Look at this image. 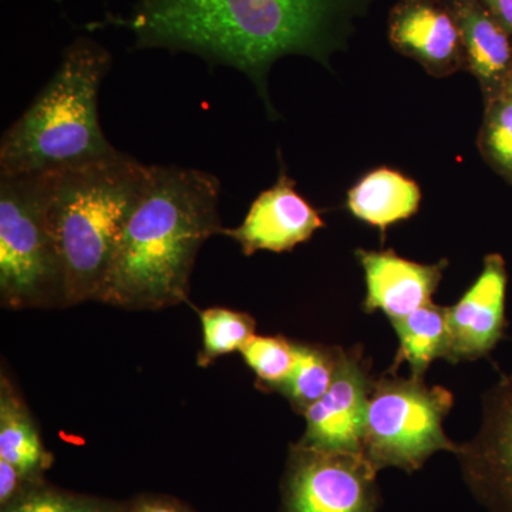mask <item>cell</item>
<instances>
[{
    "label": "cell",
    "instance_id": "23",
    "mask_svg": "<svg viewBox=\"0 0 512 512\" xmlns=\"http://www.w3.org/2000/svg\"><path fill=\"white\" fill-rule=\"evenodd\" d=\"M26 481L30 480L23 476L22 471L0 458V504L2 507H6L23 494L22 487Z\"/></svg>",
    "mask_w": 512,
    "mask_h": 512
},
{
    "label": "cell",
    "instance_id": "18",
    "mask_svg": "<svg viewBox=\"0 0 512 512\" xmlns=\"http://www.w3.org/2000/svg\"><path fill=\"white\" fill-rule=\"evenodd\" d=\"M343 355L345 349L339 346L295 342V365L279 390L295 412L305 414L313 403L328 392L338 375Z\"/></svg>",
    "mask_w": 512,
    "mask_h": 512
},
{
    "label": "cell",
    "instance_id": "4",
    "mask_svg": "<svg viewBox=\"0 0 512 512\" xmlns=\"http://www.w3.org/2000/svg\"><path fill=\"white\" fill-rule=\"evenodd\" d=\"M110 66L109 50L90 37L63 50L52 79L3 134L0 177L46 173L119 151L99 119L100 86Z\"/></svg>",
    "mask_w": 512,
    "mask_h": 512
},
{
    "label": "cell",
    "instance_id": "14",
    "mask_svg": "<svg viewBox=\"0 0 512 512\" xmlns=\"http://www.w3.org/2000/svg\"><path fill=\"white\" fill-rule=\"evenodd\" d=\"M456 16L466 70L480 84L484 100L510 83L512 35L481 0H447Z\"/></svg>",
    "mask_w": 512,
    "mask_h": 512
},
{
    "label": "cell",
    "instance_id": "5",
    "mask_svg": "<svg viewBox=\"0 0 512 512\" xmlns=\"http://www.w3.org/2000/svg\"><path fill=\"white\" fill-rule=\"evenodd\" d=\"M0 298L8 309L66 308L39 174L0 177Z\"/></svg>",
    "mask_w": 512,
    "mask_h": 512
},
{
    "label": "cell",
    "instance_id": "13",
    "mask_svg": "<svg viewBox=\"0 0 512 512\" xmlns=\"http://www.w3.org/2000/svg\"><path fill=\"white\" fill-rule=\"evenodd\" d=\"M356 256L365 271L363 309L367 313L383 312L390 322L431 303L448 265L446 259L419 264L394 251L357 249Z\"/></svg>",
    "mask_w": 512,
    "mask_h": 512
},
{
    "label": "cell",
    "instance_id": "2",
    "mask_svg": "<svg viewBox=\"0 0 512 512\" xmlns=\"http://www.w3.org/2000/svg\"><path fill=\"white\" fill-rule=\"evenodd\" d=\"M218 178L195 168L150 165L97 302L160 311L187 301L195 258L221 234Z\"/></svg>",
    "mask_w": 512,
    "mask_h": 512
},
{
    "label": "cell",
    "instance_id": "11",
    "mask_svg": "<svg viewBox=\"0 0 512 512\" xmlns=\"http://www.w3.org/2000/svg\"><path fill=\"white\" fill-rule=\"evenodd\" d=\"M323 227L325 221L296 191L295 181L282 164L278 180L255 198L242 224L222 228L221 234L234 239L244 255L259 251L281 254L309 241Z\"/></svg>",
    "mask_w": 512,
    "mask_h": 512
},
{
    "label": "cell",
    "instance_id": "1",
    "mask_svg": "<svg viewBox=\"0 0 512 512\" xmlns=\"http://www.w3.org/2000/svg\"><path fill=\"white\" fill-rule=\"evenodd\" d=\"M373 0H134V49L200 56L247 74L269 113L268 74L278 60L303 56L329 66L348 46Z\"/></svg>",
    "mask_w": 512,
    "mask_h": 512
},
{
    "label": "cell",
    "instance_id": "19",
    "mask_svg": "<svg viewBox=\"0 0 512 512\" xmlns=\"http://www.w3.org/2000/svg\"><path fill=\"white\" fill-rule=\"evenodd\" d=\"M488 167L512 185V84L484 100V116L477 138Z\"/></svg>",
    "mask_w": 512,
    "mask_h": 512
},
{
    "label": "cell",
    "instance_id": "3",
    "mask_svg": "<svg viewBox=\"0 0 512 512\" xmlns=\"http://www.w3.org/2000/svg\"><path fill=\"white\" fill-rule=\"evenodd\" d=\"M39 175L62 259L66 308L97 301L150 165L116 151Z\"/></svg>",
    "mask_w": 512,
    "mask_h": 512
},
{
    "label": "cell",
    "instance_id": "26",
    "mask_svg": "<svg viewBox=\"0 0 512 512\" xmlns=\"http://www.w3.org/2000/svg\"><path fill=\"white\" fill-rule=\"evenodd\" d=\"M510 83L512 84V72H511V79H510Z\"/></svg>",
    "mask_w": 512,
    "mask_h": 512
},
{
    "label": "cell",
    "instance_id": "8",
    "mask_svg": "<svg viewBox=\"0 0 512 512\" xmlns=\"http://www.w3.org/2000/svg\"><path fill=\"white\" fill-rule=\"evenodd\" d=\"M457 454L477 497L493 512H512V370L485 392L480 429Z\"/></svg>",
    "mask_w": 512,
    "mask_h": 512
},
{
    "label": "cell",
    "instance_id": "21",
    "mask_svg": "<svg viewBox=\"0 0 512 512\" xmlns=\"http://www.w3.org/2000/svg\"><path fill=\"white\" fill-rule=\"evenodd\" d=\"M242 359L255 373L258 386L279 392L295 365V342L284 336H254L242 348Z\"/></svg>",
    "mask_w": 512,
    "mask_h": 512
},
{
    "label": "cell",
    "instance_id": "15",
    "mask_svg": "<svg viewBox=\"0 0 512 512\" xmlns=\"http://www.w3.org/2000/svg\"><path fill=\"white\" fill-rule=\"evenodd\" d=\"M421 190L412 178L380 167L363 175L348 191L346 207L356 220L386 231L419 211Z\"/></svg>",
    "mask_w": 512,
    "mask_h": 512
},
{
    "label": "cell",
    "instance_id": "16",
    "mask_svg": "<svg viewBox=\"0 0 512 512\" xmlns=\"http://www.w3.org/2000/svg\"><path fill=\"white\" fill-rule=\"evenodd\" d=\"M0 458L33 480L50 463L28 406L5 375L0 380Z\"/></svg>",
    "mask_w": 512,
    "mask_h": 512
},
{
    "label": "cell",
    "instance_id": "6",
    "mask_svg": "<svg viewBox=\"0 0 512 512\" xmlns=\"http://www.w3.org/2000/svg\"><path fill=\"white\" fill-rule=\"evenodd\" d=\"M454 396L424 377L384 375L373 382L362 453L377 471H416L437 451L458 448L444 431Z\"/></svg>",
    "mask_w": 512,
    "mask_h": 512
},
{
    "label": "cell",
    "instance_id": "20",
    "mask_svg": "<svg viewBox=\"0 0 512 512\" xmlns=\"http://www.w3.org/2000/svg\"><path fill=\"white\" fill-rule=\"evenodd\" d=\"M202 326V349L198 355V366L211 365L218 357L241 352L254 338L255 319L244 312L227 308H208L200 312Z\"/></svg>",
    "mask_w": 512,
    "mask_h": 512
},
{
    "label": "cell",
    "instance_id": "24",
    "mask_svg": "<svg viewBox=\"0 0 512 512\" xmlns=\"http://www.w3.org/2000/svg\"><path fill=\"white\" fill-rule=\"evenodd\" d=\"M512 35V0H481Z\"/></svg>",
    "mask_w": 512,
    "mask_h": 512
},
{
    "label": "cell",
    "instance_id": "7",
    "mask_svg": "<svg viewBox=\"0 0 512 512\" xmlns=\"http://www.w3.org/2000/svg\"><path fill=\"white\" fill-rule=\"evenodd\" d=\"M375 467L363 453L292 447L286 512H375Z\"/></svg>",
    "mask_w": 512,
    "mask_h": 512
},
{
    "label": "cell",
    "instance_id": "9",
    "mask_svg": "<svg viewBox=\"0 0 512 512\" xmlns=\"http://www.w3.org/2000/svg\"><path fill=\"white\" fill-rule=\"evenodd\" d=\"M373 382L362 350H345L332 386L303 414L306 430L301 443L320 450L362 453Z\"/></svg>",
    "mask_w": 512,
    "mask_h": 512
},
{
    "label": "cell",
    "instance_id": "10",
    "mask_svg": "<svg viewBox=\"0 0 512 512\" xmlns=\"http://www.w3.org/2000/svg\"><path fill=\"white\" fill-rule=\"evenodd\" d=\"M507 289L504 256L488 254L476 281L453 306H447L448 362H473L493 352L507 329Z\"/></svg>",
    "mask_w": 512,
    "mask_h": 512
},
{
    "label": "cell",
    "instance_id": "12",
    "mask_svg": "<svg viewBox=\"0 0 512 512\" xmlns=\"http://www.w3.org/2000/svg\"><path fill=\"white\" fill-rule=\"evenodd\" d=\"M390 45L433 77L466 70L456 16L447 0H399L387 22Z\"/></svg>",
    "mask_w": 512,
    "mask_h": 512
},
{
    "label": "cell",
    "instance_id": "25",
    "mask_svg": "<svg viewBox=\"0 0 512 512\" xmlns=\"http://www.w3.org/2000/svg\"><path fill=\"white\" fill-rule=\"evenodd\" d=\"M128 512H185L183 508L178 507L170 501L165 500H143L134 505Z\"/></svg>",
    "mask_w": 512,
    "mask_h": 512
},
{
    "label": "cell",
    "instance_id": "17",
    "mask_svg": "<svg viewBox=\"0 0 512 512\" xmlns=\"http://www.w3.org/2000/svg\"><path fill=\"white\" fill-rule=\"evenodd\" d=\"M392 325L399 338V350L390 372L399 369L406 362L412 370V376L424 377L434 360L440 357L446 359L447 306L427 303L406 318L393 320Z\"/></svg>",
    "mask_w": 512,
    "mask_h": 512
},
{
    "label": "cell",
    "instance_id": "22",
    "mask_svg": "<svg viewBox=\"0 0 512 512\" xmlns=\"http://www.w3.org/2000/svg\"><path fill=\"white\" fill-rule=\"evenodd\" d=\"M3 512H113L93 498L60 493L55 490L28 491L6 505Z\"/></svg>",
    "mask_w": 512,
    "mask_h": 512
}]
</instances>
